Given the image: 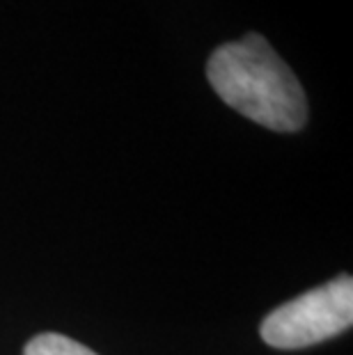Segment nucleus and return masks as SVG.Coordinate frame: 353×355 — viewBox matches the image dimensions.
I'll list each match as a JSON object with an SVG mask.
<instances>
[{
    "label": "nucleus",
    "instance_id": "obj_2",
    "mask_svg": "<svg viewBox=\"0 0 353 355\" xmlns=\"http://www.w3.org/2000/svg\"><path fill=\"white\" fill-rule=\"evenodd\" d=\"M353 323V279L340 275L273 309L261 321V339L273 349H305L349 330Z\"/></svg>",
    "mask_w": 353,
    "mask_h": 355
},
{
    "label": "nucleus",
    "instance_id": "obj_1",
    "mask_svg": "<svg viewBox=\"0 0 353 355\" xmlns=\"http://www.w3.org/2000/svg\"><path fill=\"white\" fill-rule=\"evenodd\" d=\"M207 78L230 108L271 131H300L307 122L298 78L257 33L218 46L207 62Z\"/></svg>",
    "mask_w": 353,
    "mask_h": 355
},
{
    "label": "nucleus",
    "instance_id": "obj_3",
    "mask_svg": "<svg viewBox=\"0 0 353 355\" xmlns=\"http://www.w3.org/2000/svg\"><path fill=\"white\" fill-rule=\"evenodd\" d=\"M24 355H96V353L71 337L55 335V332H44V335L30 339L26 344Z\"/></svg>",
    "mask_w": 353,
    "mask_h": 355
}]
</instances>
